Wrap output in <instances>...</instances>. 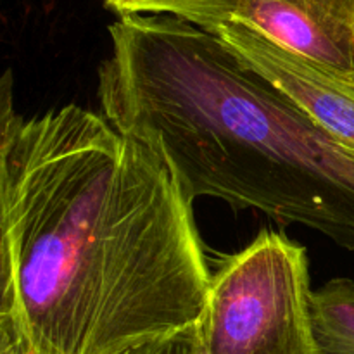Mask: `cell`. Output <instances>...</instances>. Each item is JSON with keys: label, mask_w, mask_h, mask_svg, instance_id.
Wrapping results in <instances>:
<instances>
[{"label": "cell", "mask_w": 354, "mask_h": 354, "mask_svg": "<svg viewBox=\"0 0 354 354\" xmlns=\"http://www.w3.org/2000/svg\"><path fill=\"white\" fill-rule=\"evenodd\" d=\"M306 248L263 230L211 273L199 339L206 354H322Z\"/></svg>", "instance_id": "3957f363"}, {"label": "cell", "mask_w": 354, "mask_h": 354, "mask_svg": "<svg viewBox=\"0 0 354 354\" xmlns=\"http://www.w3.org/2000/svg\"><path fill=\"white\" fill-rule=\"evenodd\" d=\"M230 21L354 88V0H235Z\"/></svg>", "instance_id": "277c9868"}, {"label": "cell", "mask_w": 354, "mask_h": 354, "mask_svg": "<svg viewBox=\"0 0 354 354\" xmlns=\"http://www.w3.org/2000/svg\"><path fill=\"white\" fill-rule=\"evenodd\" d=\"M0 100V341L17 354H120L199 328L211 272L166 159L68 104Z\"/></svg>", "instance_id": "6da1fadb"}, {"label": "cell", "mask_w": 354, "mask_h": 354, "mask_svg": "<svg viewBox=\"0 0 354 354\" xmlns=\"http://www.w3.org/2000/svg\"><path fill=\"white\" fill-rule=\"evenodd\" d=\"M0 354H17V351L6 341H0Z\"/></svg>", "instance_id": "9c48e42d"}, {"label": "cell", "mask_w": 354, "mask_h": 354, "mask_svg": "<svg viewBox=\"0 0 354 354\" xmlns=\"http://www.w3.org/2000/svg\"><path fill=\"white\" fill-rule=\"evenodd\" d=\"M120 354H206L199 339V328L165 341L149 342Z\"/></svg>", "instance_id": "ba28073f"}, {"label": "cell", "mask_w": 354, "mask_h": 354, "mask_svg": "<svg viewBox=\"0 0 354 354\" xmlns=\"http://www.w3.org/2000/svg\"><path fill=\"white\" fill-rule=\"evenodd\" d=\"M218 37L259 76L286 93L315 123L354 149V88L283 50L241 23H225Z\"/></svg>", "instance_id": "5b68a950"}, {"label": "cell", "mask_w": 354, "mask_h": 354, "mask_svg": "<svg viewBox=\"0 0 354 354\" xmlns=\"http://www.w3.org/2000/svg\"><path fill=\"white\" fill-rule=\"evenodd\" d=\"M311 318L322 354H354V282L332 279L311 296Z\"/></svg>", "instance_id": "8992f818"}, {"label": "cell", "mask_w": 354, "mask_h": 354, "mask_svg": "<svg viewBox=\"0 0 354 354\" xmlns=\"http://www.w3.org/2000/svg\"><path fill=\"white\" fill-rule=\"evenodd\" d=\"M99 100L152 145L190 203L214 197L308 227L354 251V149L315 123L216 33L171 16L109 26Z\"/></svg>", "instance_id": "7a4b0ae2"}, {"label": "cell", "mask_w": 354, "mask_h": 354, "mask_svg": "<svg viewBox=\"0 0 354 354\" xmlns=\"http://www.w3.org/2000/svg\"><path fill=\"white\" fill-rule=\"evenodd\" d=\"M120 16L152 14L171 16L216 33L232 17L235 0H104Z\"/></svg>", "instance_id": "52a82bcc"}]
</instances>
